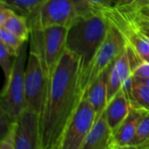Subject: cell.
Listing matches in <instances>:
<instances>
[{
    "instance_id": "8fae6325",
    "label": "cell",
    "mask_w": 149,
    "mask_h": 149,
    "mask_svg": "<svg viewBox=\"0 0 149 149\" xmlns=\"http://www.w3.org/2000/svg\"><path fill=\"white\" fill-rule=\"evenodd\" d=\"M141 115V110L134 107L131 109L125 120L113 132L111 149L132 148Z\"/></svg>"
},
{
    "instance_id": "484cf974",
    "label": "cell",
    "mask_w": 149,
    "mask_h": 149,
    "mask_svg": "<svg viewBox=\"0 0 149 149\" xmlns=\"http://www.w3.org/2000/svg\"><path fill=\"white\" fill-rule=\"evenodd\" d=\"M14 10L8 6L0 3V25L5 22V20L11 15Z\"/></svg>"
},
{
    "instance_id": "7402d4cb",
    "label": "cell",
    "mask_w": 149,
    "mask_h": 149,
    "mask_svg": "<svg viewBox=\"0 0 149 149\" xmlns=\"http://www.w3.org/2000/svg\"><path fill=\"white\" fill-rule=\"evenodd\" d=\"M15 58H16V56L12 55L5 46L0 43V65H1V67L3 69V75H4L3 86L7 85V83L9 82L11 77Z\"/></svg>"
},
{
    "instance_id": "52a82bcc",
    "label": "cell",
    "mask_w": 149,
    "mask_h": 149,
    "mask_svg": "<svg viewBox=\"0 0 149 149\" xmlns=\"http://www.w3.org/2000/svg\"><path fill=\"white\" fill-rule=\"evenodd\" d=\"M78 17L72 0H46L28 17L31 31L50 26L69 27Z\"/></svg>"
},
{
    "instance_id": "ffe728a7",
    "label": "cell",
    "mask_w": 149,
    "mask_h": 149,
    "mask_svg": "<svg viewBox=\"0 0 149 149\" xmlns=\"http://www.w3.org/2000/svg\"><path fill=\"white\" fill-rule=\"evenodd\" d=\"M132 148L149 149V112L142 111Z\"/></svg>"
},
{
    "instance_id": "8992f818",
    "label": "cell",
    "mask_w": 149,
    "mask_h": 149,
    "mask_svg": "<svg viewBox=\"0 0 149 149\" xmlns=\"http://www.w3.org/2000/svg\"><path fill=\"white\" fill-rule=\"evenodd\" d=\"M48 78L40 57L30 51L24 73L25 108L41 115L46 98Z\"/></svg>"
},
{
    "instance_id": "ac0fdd59",
    "label": "cell",
    "mask_w": 149,
    "mask_h": 149,
    "mask_svg": "<svg viewBox=\"0 0 149 149\" xmlns=\"http://www.w3.org/2000/svg\"><path fill=\"white\" fill-rule=\"evenodd\" d=\"M78 16L102 12L118 4L119 0H72Z\"/></svg>"
},
{
    "instance_id": "6da1fadb",
    "label": "cell",
    "mask_w": 149,
    "mask_h": 149,
    "mask_svg": "<svg viewBox=\"0 0 149 149\" xmlns=\"http://www.w3.org/2000/svg\"><path fill=\"white\" fill-rule=\"evenodd\" d=\"M81 99L79 62L65 50L48 80L40 115V149H60L66 127Z\"/></svg>"
},
{
    "instance_id": "cb8c5ba5",
    "label": "cell",
    "mask_w": 149,
    "mask_h": 149,
    "mask_svg": "<svg viewBox=\"0 0 149 149\" xmlns=\"http://www.w3.org/2000/svg\"><path fill=\"white\" fill-rule=\"evenodd\" d=\"M121 17L122 18L133 28L137 32L141 33V35L145 36L146 38H148L149 39V24H146V23H142V22H139V21H134V20H131V19H128L127 17H125L124 16H122L114 7H113Z\"/></svg>"
},
{
    "instance_id": "2e32d148",
    "label": "cell",
    "mask_w": 149,
    "mask_h": 149,
    "mask_svg": "<svg viewBox=\"0 0 149 149\" xmlns=\"http://www.w3.org/2000/svg\"><path fill=\"white\" fill-rule=\"evenodd\" d=\"M130 101L134 108L149 112V86L143 80L133 77Z\"/></svg>"
},
{
    "instance_id": "e0dca14e",
    "label": "cell",
    "mask_w": 149,
    "mask_h": 149,
    "mask_svg": "<svg viewBox=\"0 0 149 149\" xmlns=\"http://www.w3.org/2000/svg\"><path fill=\"white\" fill-rule=\"evenodd\" d=\"M0 27L8 30L24 41H28L31 36V27L28 18L16 11H13Z\"/></svg>"
},
{
    "instance_id": "7c38bea8",
    "label": "cell",
    "mask_w": 149,
    "mask_h": 149,
    "mask_svg": "<svg viewBox=\"0 0 149 149\" xmlns=\"http://www.w3.org/2000/svg\"><path fill=\"white\" fill-rule=\"evenodd\" d=\"M113 130L108 125L105 111L96 118L81 149H111Z\"/></svg>"
},
{
    "instance_id": "44dd1931",
    "label": "cell",
    "mask_w": 149,
    "mask_h": 149,
    "mask_svg": "<svg viewBox=\"0 0 149 149\" xmlns=\"http://www.w3.org/2000/svg\"><path fill=\"white\" fill-rule=\"evenodd\" d=\"M25 42L27 41L21 39L8 30L0 27V43L3 45L12 55L17 57Z\"/></svg>"
},
{
    "instance_id": "d6986e66",
    "label": "cell",
    "mask_w": 149,
    "mask_h": 149,
    "mask_svg": "<svg viewBox=\"0 0 149 149\" xmlns=\"http://www.w3.org/2000/svg\"><path fill=\"white\" fill-rule=\"evenodd\" d=\"M46 0H0V3L27 18Z\"/></svg>"
},
{
    "instance_id": "5bb4252c",
    "label": "cell",
    "mask_w": 149,
    "mask_h": 149,
    "mask_svg": "<svg viewBox=\"0 0 149 149\" xmlns=\"http://www.w3.org/2000/svg\"><path fill=\"white\" fill-rule=\"evenodd\" d=\"M111 67V66H110ZM108 70L101 73L86 89L84 96L93 107L96 118L104 113L108 104L107 100V76ZM83 96V97H84Z\"/></svg>"
},
{
    "instance_id": "30bf717a",
    "label": "cell",
    "mask_w": 149,
    "mask_h": 149,
    "mask_svg": "<svg viewBox=\"0 0 149 149\" xmlns=\"http://www.w3.org/2000/svg\"><path fill=\"white\" fill-rule=\"evenodd\" d=\"M133 77L132 58L127 48L126 47L120 55L115 59L108 70L107 76V100L122 88L125 83Z\"/></svg>"
},
{
    "instance_id": "5b68a950",
    "label": "cell",
    "mask_w": 149,
    "mask_h": 149,
    "mask_svg": "<svg viewBox=\"0 0 149 149\" xmlns=\"http://www.w3.org/2000/svg\"><path fill=\"white\" fill-rule=\"evenodd\" d=\"M125 48L126 42L122 34L114 25L110 23L107 37L101 47L98 51L86 75L79 84L81 98H83L88 86L101 73L110 68V66Z\"/></svg>"
},
{
    "instance_id": "603a6c76",
    "label": "cell",
    "mask_w": 149,
    "mask_h": 149,
    "mask_svg": "<svg viewBox=\"0 0 149 149\" xmlns=\"http://www.w3.org/2000/svg\"><path fill=\"white\" fill-rule=\"evenodd\" d=\"M15 120L4 134L1 136L0 149H15Z\"/></svg>"
},
{
    "instance_id": "d4e9b609",
    "label": "cell",
    "mask_w": 149,
    "mask_h": 149,
    "mask_svg": "<svg viewBox=\"0 0 149 149\" xmlns=\"http://www.w3.org/2000/svg\"><path fill=\"white\" fill-rule=\"evenodd\" d=\"M133 77L141 80L149 79V62L141 61L133 70Z\"/></svg>"
},
{
    "instance_id": "83f0119b",
    "label": "cell",
    "mask_w": 149,
    "mask_h": 149,
    "mask_svg": "<svg viewBox=\"0 0 149 149\" xmlns=\"http://www.w3.org/2000/svg\"><path fill=\"white\" fill-rule=\"evenodd\" d=\"M143 81H144L145 83H147V84H148V85L149 86V79H147V80H143Z\"/></svg>"
},
{
    "instance_id": "3957f363",
    "label": "cell",
    "mask_w": 149,
    "mask_h": 149,
    "mask_svg": "<svg viewBox=\"0 0 149 149\" xmlns=\"http://www.w3.org/2000/svg\"><path fill=\"white\" fill-rule=\"evenodd\" d=\"M67 27L50 26L41 31H31V50L41 58L48 80L65 53Z\"/></svg>"
},
{
    "instance_id": "ba28073f",
    "label": "cell",
    "mask_w": 149,
    "mask_h": 149,
    "mask_svg": "<svg viewBox=\"0 0 149 149\" xmlns=\"http://www.w3.org/2000/svg\"><path fill=\"white\" fill-rule=\"evenodd\" d=\"M95 120V110L86 97L84 96L66 127L60 149H81Z\"/></svg>"
},
{
    "instance_id": "4fadbf2b",
    "label": "cell",
    "mask_w": 149,
    "mask_h": 149,
    "mask_svg": "<svg viewBox=\"0 0 149 149\" xmlns=\"http://www.w3.org/2000/svg\"><path fill=\"white\" fill-rule=\"evenodd\" d=\"M132 108L133 107L128 95L121 88L108 102L105 110L108 125L113 132L125 120Z\"/></svg>"
},
{
    "instance_id": "7a4b0ae2",
    "label": "cell",
    "mask_w": 149,
    "mask_h": 149,
    "mask_svg": "<svg viewBox=\"0 0 149 149\" xmlns=\"http://www.w3.org/2000/svg\"><path fill=\"white\" fill-rule=\"evenodd\" d=\"M110 23L102 12L78 16L67 29L65 48L79 62V84L101 47Z\"/></svg>"
},
{
    "instance_id": "277c9868",
    "label": "cell",
    "mask_w": 149,
    "mask_h": 149,
    "mask_svg": "<svg viewBox=\"0 0 149 149\" xmlns=\"http://www.w3.org/2000/svg\"><path fill=\"white\" fill-rule=\"evenodd\" d=\"M27 58V42H25L14 62L11 77L2 89L0 111L13 120H17L25 108L24 102V73Z\"/></svg>"
},
{
    "instance_id": "9a60e30c",
    "label": "cell",
    "mask_w": 149,
    "mask_h": 149,
    "mask_svg": "<svg viewBox=\"0 0 149 149\" xmlns=\"http://www.w3.org/2000/svg\"><path fill=\"white\" fill-rule=\"evenodd\" d=\"M113 7L128 19L149 24V0H137Z\"/></svg>"
},
{
    "instance_id": "4316f807",
    "label": "cell",
    "mask_w": 149,
    "mask_h": 149,
    "mask_svg": "<svg viewBox=\"0 0 149 149\" xmlns=\"http://www.w3.org/2000/svg\"><path fill=\"white\" fill-rule=\"evenodd\" d=\"M134 1H137V0H119L118 2V4L117 5H121V4H127V3H133ZM116 6V5H115Z\"/></svg>"
},
{
    "instance_id": "9c48e42d",
    "label": "cell",
    "mask_w": 149,
    "mask_h": 149,
    "mask_svg": "<svg viewBox=\"0 0 149 149\" xmlns=\"http://www.w3.org/2000/svg\"><path fill=\"white\" fill-rule=\"evenodd\" d=\"M15 149H40V115L24 108L15 120Z\"/></svg>"
}]
</instances>
